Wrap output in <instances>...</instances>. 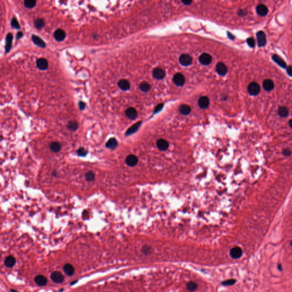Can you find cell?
<instances>
[{
  "mask_svg": "<svg viewBox=\"0 0 292 292\" xmlns=\"http://www.w3.org/2000/svg\"><path fill=\"white\" fill-rule=\"evenodd\" d=\"M248 91L249 94L253 96L257 95L260 92V86L257 83L251 82L248 87Z\"/></svg>",
  "mask_w": 292,
  "mask_h": 292,
  "instance_id": "obj_1",
  "label": "cell"
},
{
  "mask_svg": "<svg viewBox=\"0 0 292 292\" xmlns=\"http://www.w3.org/2000/svg\"><path fill=\"white\" fill-rule=\"evenodd\" d=\"M257 44L259 47H263L266 44V34L263 31H258L256 33Z\"/></svg>",
  "mask_w": 292,
  "mask_h": 292,
  "instance_id": "obj_2",
  "label": "cell"
},
{
  "mask_svg": "<svg viewBox=\"0 0 292 292\" xmlns=\"http://www.w3.org/2000/svg\"><path fill=\"white\" fill-rule=\"evenodd\" d=\"M50 278L54 283H59L64 281V276L61 272L58 271H55L51 274Z\"/></svg>",
  "mask_w": 292,
  "mask_h": 292,
  "instance_id": "obj_3",
  "label": "cell"
},
{
  "mask_svg": "<svg viewBox=\"0 0 292 292\" xmlns=\"http://www.w3.org/2000/svg\"><path fill=\"white\" fill-rule=\"evenodd\" d=\"M179 62L183 66H189L192 62V58L188 54H183L179 57Z\"/></svg>",
  "mask_w": 292,
  "mask_h": 292,
  "instance_id": "obj_4",
  "label": "cell"
},
{
  "mask_svg": "<svg viewBox=\"0 0 292 292\" xmlns=\"http://www.w3.org/2000/svg\"><path fill=\"white\" fill-rule=\"evenodd\" d=\"M199 62L203 65H209L212 61V56L208 53H203L198 58Z\"/></svg>",
  "mask_w": 292,
  "mask_h": 292,
  "instance_id": "obj_5",
  "label": "cell"
},
{
  "mask_svg": "<svg viewBox=\"0 0 292 292\" xmlns=\"http://www.w3.org/2000/svg\"><path fill=\"white\" fill-rule=\"evenodd\" d=\"M152 74L155 78L157 79H162L166 76V73L163 69L160 67H156L153 69Z\"/></svg>",
  "mask_w": 292,
  "mask_h": 292,
  "instance_id": "obj_6",
  "label": "cell"
},
{
  "mask_svg": "<svg viewBox=\"0 0 292 292\" xmlns=\"http://www.w3.org/2000/svg\"><path fill=\"white\" fill-rule=\"evenodd\" d=\"M37 68L41 70H45L49 67V63L47 59L44 58H40L36 61Z\"/></svg>",
  "mask_w": 292,
  "mask_h": 292,
  "instance_id": "obj_7",
  "label": "cell"
},
{
  "mask_svg": "<svg viewBox=\"0 0 292 292\" xmlns=\"http://www.w3.org/2000/svg\"><path fill=\"white\" fill-rule=\"evenodd\" d=\"M173 82L175 84L178 86H182L185 84V77L181 73H178L173 76Z\"/></svg>",
  "mask_w": 292,
  "mask_h": 292,
  "instance_id": "obj_8",
  "label": "cell"
},
{
  "mask_svg": "<svg viewBox=\"0 0 292 292\" xmlns=\"http://www.w3.org/2000/svg\"><path fill=\"white\" fill-rule=\"evenodd\" d=\"M13 39V36L11 33H9L6 35V38H5V51L6 53H9L11 49Z\"/></svg>",
  "mask_w": 292,
  "mask_h": 292,
  "instance_id": "obj_9",
  "label": "cell"
},
{
  "mask_svg": "<svg viewBox=\"0 0 292 292\" xmlns=\"http://www.w3.org/2000/svg\"><path fill=\"white\" fill-rule=\"evenodd\" d=\"M54 37L57 41H62L66 37V33L64 30L58 29L54 31Z\"/></svg>",
  "mask_w": 292,
  "mask_h": 292,
  "instance_id": "obj_10",
  "label": "cell"
},
{
  "mask_svg": "<svg viewBox=\"0 0 292 292\" xmlns=\"http://www.w3.org/2000/svg\"><path fill=\"white\" fill-rule=\"evenodd\" d=\"M243 254L242 249L238 246H236L233 248L230 251L231 256L235 259H238L241 257Z\"/></svg>",
  "mask_w": 292,
  "mask_h": 292,
  "instance_id": "obj_11",
  "label": "cell"
},
{
  "mask_svg": "<svg viewBox=\"0 0 292 292\" xmlns=\"http://www.w3.org/2000/svg\"><path fill=\"white\" fill-rule=\"evenodd\" d=\"M256 12L258 15L261 16V17H265L267 15L268 13V9L263 4H260L256 7Z\"/></svg>",
  "mask_w": 292,
  "mask_h": 292,
  "instance_id": "obj_12",
  "label": "cell"
},
{
  "mask_svg": "<svg viewBox=\"0 0 292 292\" xmlns=\"http://www.w3.org/2000/svg\"><path fill=\"white\" fill-rule=\"evenodd\" d=\"M31 39L34 44L37 45V46L41 47V48H45L46 47V44L44 41V40L42 38H40L38 36L36 35H32Z\"/></svg>",
  "mask_w": 292,
  "mask_h": 292,
  "instance_id": "obj_13",
  "label": "cell"
},
{
  "mask_svg": "<svg viewBox=\"0 0 292 292\" xmlns=\"http://www.w3.org/2000/svg\"><path fill=\"white\" fill-rule=\"evenodd\" d=\"M138 159L134 155H129L126 159V164L130 167H134L138 164Z\"/></svg>",
  "mask_w": 292,
  "mask_h": 292,
  "instance_id": "obj_14",
  "label": "cell"
},
{
  "mask_svg": "<svg viewBox=\"0 0 292 292\" xmlns=\"http://www.w3.org/2000/svg\"><path fill=\"white\" fill-rule=\"evenodd\" d=\"M217 73L220 75V76H225L227 73L228 69L226 66L222 62H219L217 64L216 67Z\"/></svg>",
  "mask_w": 292,
  "mask_h": 292,
  "instance_id": "obj_15",
  "label": "cell"
},
{
  "mask_svg": "<svg viewBox=\"0 0 292 292\" xmlns=\"http://www.w3.org/2000/svg\"><path fill=\"white\" fill-rule=\"evenodd\" d=\"M125 114H126V116L131 120L135 119L138 116V113H137L136 110L133 107L128 108L126 110Z\"/></svg>",
  "mask_w": 292,
  "mask_h": 292,
  "instance_id": "obj_16",
  "label": "cell"
},
{
  "mask_svg": "<svg viewBox=\"0 0 292 292\" xmlns=\"http://www.w3.org/2000/svg\"><path fill=\"white\" fill-rule=\"evenodd\" d=\"M198 104L201 109H206L208 107L209 104V98L207 96H201L198 101Z\"/></svg>",
  "mask_w": 292,
  "mask_h": 292,
  "instance_id": "obj_17",
  "label": "cell"
},
{
  "mask_svg": "<svg viewBox=\"0 0 292 292\" xmlns=\"http://www.w3.org/2000/svg\"><path fill=\"white\" fill-rule=\"evenodd\" d=\"M34 281L38 286H45L47 283V279L42 275H38L36 276L34 278Z\"/></svg>",
  "mask_w": 292,
  "mask_h": 292,
  "instance_id": "obj_18",
  "label": "cell"
},
{
  "mask_svg": "<svg viewBox=\"0 0 292 292\" xmlns=\"http://www.w3.org/2000/svg\"><path fill=\"white\" fill-rule=\"evenodd\" d=\"M157 147L161 151H166L169 147V143L164 139H159L157 141Z\"/></svg>",
  "mask_w": 292,
  "mask_h": 292,
  "instance_id": "obj_19",
  "label": "cell"
},
{
  "mask_svg": "<svg viewBox=\"0 0 292 292\" xmlns=\"http://www.w3.org/2000/svg\"><path fill=\"white\" fill-rule=\"evenodd\" d=\"M118 86L119 88L123 91L129 90L130 89V84L127 79H121L118 82Z\"/></svg>",
  "mask_w": 292,
  "mask_h": 292,
  "instance_id": "obj_20",
  "label": "cell"
},
{
  "mask_svg": "<svg viewBox=\"0 0 292 292\" xmlns=\"http://www.w3.org/2000/svg\"><path fill=\"white\" fill-rule=\"evenodd\" d=\"M263 86L264 90L266 91H271L274 87L273 81L271 79H266L263 82Z\"/></svg>",
  "mask_w": 292,
  "mask_h": 292,
  "instance_id": "obj_21",
  "label": "cell"
},
{
  "mask_svg": "<svg viewBox=\"0 0 292 292\" xmlns=\"http://www.w3.org/2000/svg\"><path fill=\"white\" fill-rule=\"evenodd\" d=\"M141 122H137L136 123H135V124H134L132 126H131V127H130L127 130V131L126 132V136H129V135H132V134L138 131V130L139 129V127H141Z\"/></svg>",
  "mask_w": 292,
  "mask_h": 292,
  "instance_id": "obj_22",
  "label": "cell"
},
{
  "mask_svg": "<svg viewBox=\"0 0 292 292\" xmlns=\"http://www.w3.org/2000/svg\"><path fill=\"white\" fill-rule=\"evenodd\" d=\"M16 263V260L15 257L13 256H9L5 258L4 264L8 268H12L13 266H14Z\"/></svg>",
  "mask_w": 292,
  "mask_h": 292,
  "instance_id": "obj_23",
  "label": "cell"
},
{
  "mask_svg": "<svg viewBox=\"0 0 292 292\" xmlns=\"http://www.w3.org/2000/svg\"><path fill=\"white\" fill-rule=\"evenodd\" d=\"M272 59H273V61H274L278 65L281 67L283 69H285L287 67L285 62L283 60L281 57L277 56V54L273 55L272 56Z\"/></svg>",
  "mask_w": 292,
  "mask_h": 292,
  "instance_id": "obj_24",
  "label": "cell"
},
{
  "mask_svg": "<svg viewBox=\"0 0 292 292\" xmlns=\"http://www.w3.org/2000/svg\"><path fill=\"white\" fill-rule=\"evenodd\" d=\"M63 269H64V272L65 273L66 275H67V276H73V275L74 274V271H75V270H74V266H73L72 265H71V264H65V265H64V266Z\"/></svg>",
  "mask_w": 292,
  "mask_h": 292,
  "instance_id": "obj_25",
  "label": "cell"
},
{
  "mask_svg": "<svg viewBox=\"0 0 292 292\" xmlns=\"http://www.w3.org/2000/svg\"><path fill=\"white\" fill-rule=\"evenodd\" d=\"M118 141L114 138H110L106 144V146L107 148L110 149H115L118 146Z\"/></svg>",
  "mask_w": 292,
  "mask_h": 292,
  "instance_id": "obj_26",
  "label": "cell"
},
{
  "mask_svg": "<svg viewBox=\"0 0 292 292\" xmlns=\"http://www.w3.org/2000/svg\"><path fill=\"white\" fill-rule=\"evenodd\" d=\"M191 107L187 104H182L179 107V111L182 115H188L191 113Z\"/></svg>",
  "mask_w": 292,
  "mask_h": 292,
  "instance_id": "obj_27",
  "label": "cell"
},
{
  "mask_svg": "<svg viewBox=\"0 0 292 292\" xmlns=\"http://www.w3.org/2000/svg\"><path fill=\"white\" fill-rule=\"evenodd\" d=\"M278 114L283 118H286L289 115V110L287 107L285 106L280 107L278 109Z\"/></svg>",
  "mask_w": 292,
  "mask_h": 292,
  "instance_id": "obj_28",
  "label": "cell"
},
{
  "mask_svg": "<svg viewBox=\"0 0 292 292\" xmlns=\"http://www.w3.org/2000/svg\"><path fill=\"white\" fill-rule=\"evenodd\" d=\"M50 149L55 152V153H57V152H58L59 151H61V144L58 143V142H56V141H54V142H52L50 143Z\"/></svg>",
  "mask_w": 292,
  "mask_h": 292,
  "instance_id": "obj_29",
  "label": "cell"
},
{
  "mask_svg": "<svg viewBox=\"0 0 292 292\" xmlns=\"http://www.w3.org/2000/svg\"><path fill=\"white\" fill-rule=\"evenodd\" d=\"M67 127L71 131H76L78 129V123L76 121H70L67 123Z\"/></svg>",
  "mask_w": 292,
  "mask_h": 292,
  "instance_id": "obj_30",
  "label": "cell"
},
{
  "mask_svg": "<svg viewBox=\"0 0 292 292\" xmlns=\"http://www.w3.org/2000/svg\"><path fill=\"white\" fill-rule=\"evenodd\" d=\"M37 2L35 0H25L24 1V5L29 9H32L36 5Z\"/></svg>",
  "mask_w": 292,
  "mask_h": 292,
  "instance_id": "obj_31",
  "label": "cell"
},
{
  "mask_svg": "<svg viewBox=\"0 0 292 292\" xmlns=\"http://www.w3.org/2000/svg\"><path fill=\"white\" fill-rule=\"evenodd\" d=\"M139 88L143 92H147L151 89V86L148 83L143 82L139 86Z\"/></svg>",
  "mask_w": 292,
  "mask_h": 292,
  "instance_id": "obj_32",
  "label": "cell"
},
{
  "mask_svg": "<svg viewBox=\"0 0 292 292\" xmlns=\"http://www.w3.org/2000/svg\"><path fill=\"white\" fill-rule=\"evenodd\" d=\"M187 288L189 292H195L198 289V285L196 283H194L193 281H190L187 283Z\"/></svg>",
  "mask_w": 292,
  "mask_h": 292,
  "instance_id": "obj_33",
  "label": "cell"
},
{
  "mask_svg": "<svg viewBox=\"0 0 292 292\" xmlns=\"http://www.w3.org/2000/svg\"><path fill=\"white\" fill-rule=\"evenodd\" d=\"M34 26L37 29H41L45 26L44 21L42 19H38L34 21Z\"/></svg>",
  "mask_w": 292,
  "mask_h": 292,
  "instance_id": "obj_34",
  "label": "cell"
},
{
  "mask_svg": "<svg viewBox=\"0 0 292 292\" xmlns=\"http://www.w3.org/2000/svg\"><path fill=\"white\" fill-rule=\"evenodd\" d=\"M85 178L87 181H92L95 179L94 173L93 171H89L86 173Z\"/></svg>",
  "mask_w": 292,
  "mask_h": 292,
  "instance_id": "obj_35",
  "label": "cell"
},
{
  "mask_svg": "<svg viewBox=\"0 0 292 292\" xmlns=\"http://www.w3.org/2000/svg\"><path fill=\"white\" fill-rule=\"evenodd\" d=\"M10 25L13 28L16 29H20V25H19V23L16 17H13L12 18V19L11 20Z\"/></svg>",
  "mask_w": 292,
  "mask_h": 292,
  "instance_id": "obj_36",
  "label": "cell"
},
{
  "mask_svg": "<svg viewBox=\"0 0 292 292\" xmlns=\"http://www.w3.org/2000/svg\"><path fill=\"white\" fill-rule=\"evenodd\" d=\"M87 151L84 147H81L79 148L77 151L76 153L79 156H82L84 157L87 154Z\"/></svg>",
  "mask_w": 292,
  "mask_h": 292,
  "instance_id": "obj_37",
  "label": "cell"
},
{
  "mask_svg": "<svg viewBox=\"0 0 292 292\" xmlns=\"http://www.w3.org/2000/svg\"><path fill=\"white\" fill-rule=\"evenodd\" d=\"M235 280H234V279H229V280H227L225 281H223L221 283H222V285H223L224 286H230V285H232L235 284Z\"/></svg>",
  "mask_w": 292,
  "mask_h": 292,
  "instance_id": "obj_38",
  "label": "cell"
},
{
  "mask_svg": "<svg viewBox=\"0 0 292 292\" xmlns=\"http://www.w3.org/2000/svg\"><path fill=\"white\" fill-rule=\"evenodd\" d=\"M246 42L249 47H254L255 46V41L253 38H248L246 39Z\"/></svg>",
  "mask_w": 292,
  "mask_h": 292,
  "instance_id": "obj_39",
  "label": "cell"
},
{
  "mask_svg": "<svg viewBox=\"0 0 292 292\" xmlns=\"http://www.w3.org/2000/svg\"><path fill=\"white\" fill-rule=\"evenodd\" d=\"M78 106H79V108L81 110H84L86 107V104L83 101H79L78 102Z\"/></svg>",
  "mask_w": 292,
  "mask_h": 292,
  "instance_id": "obj_40",
  "label": "cell"
},
{
  "mask_svg": "<svg viewBox=\"0 0 292 292\" xmlns=\"http://www.w3.org/2000/svg\"><path fill=\"white\" fill-rule=\"evenodd\" d=\"M238 14L240 16H244L247 14V11L244 9L239 10L238 11Z\"/></svg>",
  "mask_w": 292,
  "mask_h": 292,
  "instance_id": "obj_41",
  "label": "cell"
},
{
  "mask_svg": "<svg viewBox=\"0 0 292 292\" xmlns=\"http://www.w3.org/2000/svg\"><path fill=\"white\" fill-rule=\"evenodd\" d=\"M162 107H163V104H160L156 106V107L155 108V113L159 112L160 110H161V109H162Z\"/></svg>",
  "mask_w": 292,
  "mask_h": 292,
  "instance_id": "obj_42",
  "label": "cell"
},
{
  "mask_svg": "<svg viewBox=\"0 0 292 292\" xmlns=\"http://www.w3.org/2000/svg\"><path fill=\"white\" fill-rule=\"evenodd\" d=\"M286 69H287V70L286 71H287V73H288V75L292 76V66H288V67H286Z\"/></svg>",
  "mask_w": 292,
  "mask_h": 292,
  "instance_id": "obj_43",
  "label": "cell"
},
{
  "mask_svg": "<svg viewBox=\"0 0 292 292\" xmlns=\"http://www.w3.org/2000/svg\"><path fill=\"white\" fill-rule=\"evenodd\" d=\"M283 154L285 156H289L291 154V151H289V150H285L283 151Z\"/></svg>",
  "mask_w": 292,
  "mask_h": 292,
  "instance_id": "obj_44",
  "label": "cell"
},
{
  "mask_svg": "<svg viewBox=\"0 0 292 292\" xmlns=\"http://www.w3.org/2000/svg\"><path fill=\"white\" fill-rule=\"evenodd\" d=\"M23 33L21 32V31H19L17 34V39H20V38H22L23 37Z\"/></svg>",
  "mask_w": 292,
  "mask_h": 292,
  "instance_id": "obj_45",
  "label": "cell"
},
{
  "mask_svg": "<svg viewBox=\"0 0 292 292\" xmlns=\"http://www.w3.org/2000/svg\"><path fill=\"white\" fill-rule=\"evenodd\" d=\"M182 2L186 5H189L192 3V1H182Z\"/></svg>",
  "mask_w": 292,
  "mask_h": 292,
  "instance_id": "obj_46",
  "label": "cell"
},
{
  "mask_svg": "<svg viewBox=\"0 0 292 292\" xmlns=\"http://www.w3.org/2000/svg\"><path fill=\"white\" fill-rule=\"evenodd\" d=\"M289 126H290V127H291L292 129V119L289 121Z\"/></svg>",
  "mask_w": 292,
  "mask_h": 292,
  "instance_id": "obj_47",
  "label": "cell"
},
{
  "mask_svg": "<svg viewBox=\"0 0 292 292\" xmlns=\"http://www.w3.org/2000/svg\"><path fill=\"white\" fill-rule=\"evenodd\" d=\"M278 269H279V270H280V271H281V270H282V267H281V266L280 265H278Z\"/></svg>",
  "mask_w": 292,
  "mask_h": 292,
  "instance_id": "obj_48",
  "label": "cell"
},
{
  "mask_svg": "<svg viewBox=\"0 0 292 292\" xmlns=\"http://www.w3.org/2000/svg\"><path fill=\"white\" fill-rule=\"evenodd\" d=\"M10 291L11 292H18V291H15V290H14V289H10Z\"/></svg>",
  "mask_w": 292,
  "mask_h": 292,
  "instance_id": "obj_49",
  "label": "cell"
},
{
  "mask_svg": "<svg viewBox=\"0 0 292 292\" xmlns=\"http://www.w3.org/2000/svg\"><path fill=\"white\" fill-rule=\"evenodd\" d=\"M291 246H292V242H291Z\"/></svg>",
  "mask_w": 292,
  "mask_h": 292,
  "instance_id": "obj_50",
  "label": "cell"
}]
</instances>
